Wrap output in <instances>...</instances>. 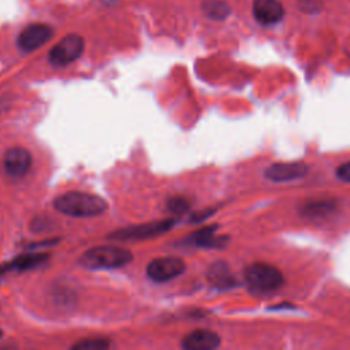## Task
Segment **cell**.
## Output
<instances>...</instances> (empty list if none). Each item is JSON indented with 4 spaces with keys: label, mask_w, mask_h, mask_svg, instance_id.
Returning <instances> with one entry per match:
<instances>
[{
    "label": "cell",
    "mask_w": 350,
    "mask_h": 350,
    "mask_svg": "<svg viewBox=\"0 0 350 350\" xmlns=\"http://www.w3.org/2000/svg\"><path fill=\"white\" fill-rule=\"evenodd\" d=\"M57 212L72 217H93L107 211L105 200L85 191H67L57 196L53 201Z\"/></svg>",
    "instance_id": "obj_1"
},
{
    "label": "cell",
    "mask_w": 350,
    "mask_h": 350,
    "mask_svg": "<svg viewBox=\"0 0 350 350\" xmlns=\"http://www.w3.org/2000/svg\"><path fill=\"white\" fill-rule=\"evenodd\" d=\"M131 260V252L124 247L100 245L86 250L79 258V262L90 269H112L127 265Z\"/></svg>",
    "instance_id": "obj_2"
},
{
    "label": "cell",
    "mask_w": 350,
    "mask_h": 350,
    "mask_svg": "<svg viewBox=\"0 0 350 350\" xmlns=\"http://www.w3.org/2000/svg\"><path fill=\"white\" fill-rule=\"evenodd\" d=\"M245 280L253 291L269 293L278 290L283 284L284 278L273 265L254 262L245 269Z\"/></svg>",
    "instance_id": "obj_3"
},
{
    "label": "cell",
    "mask_w": 350,
    "mask_h": 350,
    "mask_svg": "<svg viewBox=\"0 0 350 350\" xmlns=\"http://www.w3.org/2000/svg\"><path fill=\"white\" fill-rule=\"evenodd\" d=\"M175 224V219H164V220H154L142 224H134L124 228H120L108 237L115 241H138V239H148L157 235H161L171 230Z\"/></svg>",
    "instance_id": "obj_4"
},
{
    "label": "cell",
    "mask_w": 350,
    "mask_h": 350,
    "mask_svg": "<svg viewBox=\"0 0 350 350\" xmlns=\"http://www.w3.org/2000/svg\"><path fill=\"white\" fill-rule=\"evenodd\" d=\"M85 49V41L78 34H68L63 37L56 45L49 51V62L53 66L63 67L75 62Z\"/></svg>",
    "instance_id": "obj_5"
},
{
    "label": "cell",
    "mask_w": 350,
    "mask_h": 350,
    "mask_svg": "<svg viewBox=\"0 0 350 350\" xmlns=\"http://www.w3.org/2000/svg\"><path fill=\"white\" fill-rule=\"evenodd\" d=\"M186 269L183 260L178 257H160L152 260L146 267L148 276L156 283H164L180 276Z\"/></svg>",
    "instance_id": "obj_6"
},
{
    "label": "cell",
    "mask_w": 350,
    "mask_h": 350,
    "mask_svg": "<svg viewBox=\"0 0 350 350\" xmlns=\"http://www.w3.org/2000/svg\"><path fill=\"white\" fill-rule=\"evenodd\" d=\"M53 36V29L46 23L27 25L18 36V46L23 52H33L48 42Z\"/></svg>",
    "instance_id": "obj_7"
},
{
    "label": "cell",
    "mask_w": 350,
    "mask_h": 350,
    "mask_svg": "<svg viewBox=\"0 0 350 350\" xmlns=\"http://www.w3.org/2000/svg\"><path fill=\"white\" fill-rule=\"evenodd\" d=\"M31 163H33L31 153L23 146L10 148L4 153V159H3L4 171L14 178H21L26 175V172L31 167Z\"/></svg>",
    "instance_id": "obj_8"
},
{
    "label": "cell",
    "mask_w": 350,
    "mask_h": 350,
    "mask_svg": "<svg viewBox=\"0 0 350 350\" xmlns=\"http://www.w3.org/2000/svg\"><path fill=\"white\" fill-rule=\"evenodd\" d=\"M308 165L304 163H275L265 170V178L272 182H288L305 176Z\"/></svg>",
    "instance_id": "obj_9"
},
{
    "label": "cell",
    "mask_w": 350,
    "mask_h": 350,
    "mask_svg": "<svg viewBox=\"0 0 350 350\" xmlns=\"http://www.w3.org/2000/svg\"><path fill=\"white\" fill-rule=\"evenodd\" d=\"M253 15L261 25H275L282 21L284 8L279 0H254Z\"/></svg>",
    "instance_id": "obj_10"
},
{
    "label": "cell",
    "mask_w": 350,
    "mask_h": 350,
    "mask_svg": "<svg viewBox=\"0 0 350 350\" xmlns=\"http://www.w3.org/2000/svg\"><path fill=\"white\" fill-rule=\"evenodd\" d=\"M220 346V336L211 329H196L187 334L182 340L186 350H213Z\"/></svg>",
    "instance_id": "obj_11"
},
{
    "label": "cell",
    "mask_w": 350,
    "mask_h": 350,
    "mask_svg": "<svg viewBox=\"0 0 350 350\" xmlns=\"http://www.w3.org/2000/svg\"><path fill=\"white\" fill-rule=\"evenodd\" d=\"M48 257H49V256H48L46 253H37V252H30V253L22 254V256L14 258V260L10 261V262L1 264V265H0V276L4 275L5 272H10V271L21 272V271L30 269V268L37 267V265L42 264L44 261H46Z\"/></svg>",
    "instance_id": "obj_12"
},
{
    "label": "cell",
    "mask_w": 350,
    "mask_h": 350,
    "mask_svg": "<svg viewBox=\"0 0 350 350\" xmlns=\"http://www.w3.org/2000/svg\"><path fill=\"white\" fill-rule=\"evenodd\" d=\"M216 227L217 226H209L204 227L194 234H191L187 241H185L189 245L198 246V247H221L226 242V237H217L216 235Z\"/></svg>",
    "instance_id": "obj_13"
},
{
    "label": "cell",
    "mask_w": 350,
    "mask_h": 350,
    "mask_svg": "<svg viewBox=\"0 0 350 350\" xmlns=\"http://www.w3.org/2000/svg\"><path fill=\"white\" fill-rule=\"evenodd\" d=\"M208 279L213 286L219 288H230L237 284V280L231 275L227 264L221 261H217L211 265L208 271Z\"/></svg>",
    "instance_id": "obj_14"
},
{
    "label": "cell",
    "mask_w": 350,
    "mask_h": 350,
    "mask_svg": "<svg viewBox=\"0 0 350 350\" xmlns=\"http://www.w3.org/2000/svg\"><path fill=\"white\" fill-rule=\"evenodd\" d=\"M202 10L208 18L215 21H223L230 14V7L223 0H206L202 4Z\"/></svg>",
    "instance_id": "obj_15"
},
{
    "label": "cell",
    "mask_w": 350,
    "mask_h": 350,
    "mask_svg": "<svg viewBox=\"0 0 350 350\" xmlns=\"http://www.w3.org/2000/svg\"><path fill=\"white\" fill-rule=\"evenodd\" d=\"M335 209V204L329 201H314L305 204L302 208L304 216L308 217H320V216H327Z\"/></svg>",
    "instance_id": "obj_16"
},
{
    "label": "cell",
    "mask_w": 350,
    "mask_h": 350,
    "mask_svg": "<svg viewBox=\"0 0 350 350\" xmlns=\"http://www.w3.org/2000/svg\"><path fill=\"white\" fill-rule=\"evenodd\" d=\"M109 347L108 339L97 338V339H83L72 345V349H79V350H101Z\"/></svg>",
    "instance_id": "obj_17"
},
{
    "label": "cell",
    "mask_w": 350,
    "mask_h": 350,
    "mask_svg": "<svg viewBox=\"0 0 350 350\" xmlns=\"http://www.w3.org/2000/svg\"><path fill=\"white\" fill-rule=\"evenodd\" d=\"M167 211L174 215H183L189 209V202L183 197H172L167 201Z\"/></svg>",
    "instance_id": "obj_18"
},
{
    "label": "cell",
    "mask_w": 350,
    "mask_h": 350,
    "mask_svg": "<svg viewBox=\"0 0 350 350\" xmlns=\"http://www.w3.org/2000/svg\"><path fill=\"white\" fill-rule=\"evenodd\" d=\"M336 176L345 182H350V161L338 167Z\"/></svg>",
    "instance_id": "obj_19"
}]
</instances>
